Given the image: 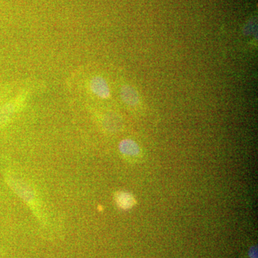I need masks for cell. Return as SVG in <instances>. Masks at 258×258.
Segmentation results:
<instances>
[{"label":"cell","instance_id":"cell-1","mask_svg":"<svg viewBox=\"0 0 258 258\" xmlns=\"http://www.w3.org/2000/svg\"><path fill=\"white\" fill-rule=\"evenodd\" d=\"M90 89L95 96L106 99L111 96L110 88L106 80L101 76H94L89 83Z\"/></svg>","mask_w":258,"mask_h":258},{"label":"cell","instance_id":"cell-2","mask_svg":"<svg viewBox=\"0 0 258 258\" xmlns=\"http://www.w3.org/2000/svg\"><path fill=\"white\" fill-rule=\"evenodd\" d=\"M119 150L122 154L127 157H137L141 154V149L138 144L128 139L120 142Z\"/></svg>","mask_w":258,"mask_h":258},{"label":"cell","instance_id":"cell-3","mask_svg":"<svg viewBox=\"0 0 258 258\" xmlns=\"http://www.w3.org/2000/svg\"><path fill=\"white\" fill-rule=\"evenodd\" d=\"M120 97L123 101L130 106H136L139 103L138 93L133 87L128 85L122 86Z\"/></svg>","mask_w":258,"mask_h":258},{"label":"cell","instance_id":"cell-4","mask_svg":"<svg viewBox=\"0 0 258 258\" xmlns=\"http://www.w3.org/2000/svg\"><path fill=\"white\" fill-rule=\"evenodd\" d=\"M115 200L117 205L122 210H129L136 204L133 195L125 191H118L115 194Z\"/></svg>","mask_w":258,"mask_h":258},{"label":"cell","instance_id":"cell-5","mask_svg":"<svg viewBox=\"0 0 258 258\" xmlns=\"http://www.w3.org/2000/svg\"><path fill=\"white\" fill-rule=\"evenodd\" d=\"M18 105H19L18 101L14 100L0 108V123H4L14 113Z\"/></svg>","mask_w":258,"mask_h":258},{"label":"cell","instance_id":"cell-6","mask_svg":"<svg viewBox=\"0 0 258 258\" xmlns=\"http://www.w3.org/2000/svg\"><path fill=\"white\" fill-rule=\"evenodd\" d=\"M15 184L17 185V186L15 187V189H17L15 190H16L17 192H18L20 196H21L24 200H32V198H33V193H32V191L28 186H27L25 184L23 185L21 183Z\"/></svg>","mask_w":258,"mask_h":258},{"label":"cell","instance_id":"cell-7","mask_svg":"<svg viewBox=\"0 0 258 258\" xmlns=\"http://www.w3.org/2000/svg\"><path fill=\"white\" fill-rule=\"evenodd\" d=\"M105 123H106L107 128L110 129V130H117L118 128V125H119V119L116 115H108L106 117Z\"/></svg>","mask_w":258,"mask_h":258},{"label":"cell","instance_id":"cell-8","mask_svg":"<svg viewBox=\"0 0 258 258\" xmlns=\"http://www.w3.org/2000/svg\"><path fill=\"white\" fill-rule=\"evenodd\" d=\"M249 256L251 258H257V248L255 246L249 249Z\"/></svg>","mask_w":258,"mask_h":258}]
</instances>
